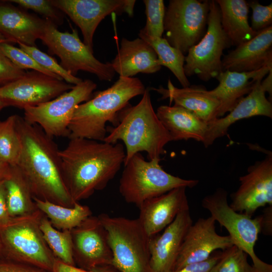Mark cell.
Segmentation results:
<instances>
[{"label":"cell","mask_w":272,"mask_h":272,"mask_svg":"<svg viewBox=\"0 0 272 272\" xmlns=\"http://www.w3.org/2000/svg\"><path fill=\"white\" fill-rule=\"evenodd\" d=\"M108 235L112 253L111 265L120 272H153L151 266L150 238L138 220L98 216Z\"/></svg>","instance_id":"52a82bcc"},{"label":"cell","mask_w":272,"mask_h":272,"mask_svg":"<svg viewBox=\"0 0 272 272\" xmlns=\"http://www.w3.org/2000/svg\"><path fill=\"white\" fill-rule=\"evenodd\" d=\"M6 107L5 105L0 100V111Z\"/></svg>","instance_id":"681fc988"},{"label":"cell","mask_w":272,"mask_h":272,"mask_svg":"<svg viewBox=\"0 0 272 272\" xmlns=\"http://www.w3.org/2000/svg\"><path fill=\"white\" fill-rule=\"evenodd\" d=\"M25 9H30L43 15L56 25H60L63 22V13L53 5L51 0H11Z\"/></svg>","instance_id":"8d00e7d4"},{"label":"cell","mask_w":272,"mask_h":272,"mask_svg":"<svg viewBox=\"0 0 272 272\" xmlns=\"http://www.w3.org/2000/svg\"><path fill=\"white\" fill-rule=\"evenodd\" d=\"M271 69L272 66L249 72H222L216 78L219 85L210 90L220 103L218 118L231 111L244 95L250 93L255 82L263 79Z\"/></svg>","instance_id":"cb8c5ba5"},{"label":"cell","mask_w":272,"mask_h":272,"mask_svg":"<svg viewBox=\"0 0 272 272\" xmlns=\"http://www.w3.org/2000/svg\"><path fill=\"white\" fill-rule=\"evenodd\" d=\"M221 252L213 253L206 260L188 264L178 270H172L168 272H210L213 266L220 258Z\"/></svg>","instance_id":"60d3db41"},{"label":"cell","mask_w":272,"mask_h":272,"mask_svg":"<svg viewBox=\"0 0 272 272\" xmlns=\"http://www.w3.org/2000/svg\"><path fill=\"white\" fill-rule=\"evenodd\" d=\"M146 89L137 78L119 76L109 88L97 92L76 107L69 126L68 138L103 142L107 135L106 123L115 125L119 112L130 99L143 95Z\"/></svg>","instance_id":"277c9868"},{"label":"cell","mask_w":272,"mask_h":272,"mask_svg":"<svg viewBox=\"0 0 272 272\" xmlns=\"http://www.w3.org/2000/svg\"><path fill=\"white\" fill-rule=\"evenodd\" d=\"M146 24L141 30L153 37H162L164 32L166 8L163 0H144Z\"/></svg>","instance_id":"e575fe53"},{"label":"cell","mask_w":272,"mask_h":272,"mask_svg":"<svg viewBox=\"0 0 272 272\" xmlns=\"http://www.w3.org/2000/svg\"><path fill=\"white\" fill-rule=\"evenodd\" d=\"M209 8L208 0H170L165 11L164 38L186 54L206 32Z\"/></svg>","instance_id":"7c38bea8"},{"label":"cell","mask_w":272,"mask_h":272,"mask_svg":"<svg viewBox=\"0 0 272 272\" xmlns=\"http://www.w3.org/2000/svg\"><path fill=\"white\" fill-rule=\"evenodd\" d=\"M51 272H93L80 268L76 265L66 263L55 258L52 265Z\"/></svg>","instance_id":"ee69618b"},{"label":"cell","mask_w":272,"mask_h":272,"mask_svg":"<svg viewBox=\"0 0 272 272\" xmlns=\"http://www.w3.org/2000/svg\"><path fill=\"white\" fill-rule=\"evenodd\" d=\"M40 39L47 46L49 53L60 58L59 64L72 75L76 77L82 71L95 75L101 81H111L114 78L115 72L111 62L98 60L93 51L80 39L77 29L72 33L60 32L57 25L45 19Z\"/></svg>","instance_id":"ba28073f"},{"label":"cell","mask_w":272,"mask_h":272,"mask_svg":"<svg viewBox=\"0 0 272 272\" xmlns=\"http://www.w3.org/2000/svg\"><path fill=\"white\" fill-rule=\"evenodd\" d=\"M26 72L15 65L0 49V86L20 78Z\"/></svg>","instance_id":"f35d334b"},{"label":"cell","mask_w":272,"mask_h":272,"mask_svg":"<svg viewBox=\"0 0 272 272\" xmlns=\"http://www.w3.org/2000/svg\"><path fill=\"white\" fill-rule=\"evenodd\" d=\"M119 76L131 78L138 73L153 74L161 69L153 48L141 38H122L120 47L111 62Z\"/></svg>","instance_id":"d4e9b609"},{"label":"cell","mask_w":272,"mask_h":272,"mask_svg":"<svg viewBox=\"0 0 272 272\" xmlns=\"http://www.w3.org/2000/svg\"><path fill=\"white\" fill-rule=\"evenodd\" d=\"M223 71L249 72L272 66V26L237 46L222 60Z\"/></svg>","instance_id":"44dd1931"},{"label":"cell","mask_w":272,"mask_h":272,"mask_svg":"<svg viewBox=\"0 0 272 272\" xmlns=\"http://www.w3.org/2000/svg\"><path fill=\"white\" fill-rule=\"evenodd\" d=\"M59 154L63 181L75 202L104 189L125 158L124 146L118 142L112 144L84 138L70 139Z\"/></svg>","instance_id":"6da1fadb"},{"label":"cell","mask_w":272,"mask_h":272,"mask_svg":"<svg viewBox=\"0 0 272 272\" xmlns=\"http://www.w3.org/2000/svg\"><path fill=\"white\" fill-rule=\"evenodd\" d=\"M189 209L180 212L162 234L150 238L151 266L153 272L173 270L185 236L192 224Z\"/></svg>","instance_id":"ac0fdd59"},{"label":"cell","mask_w":272,"mask_h":272,"mask_svg":"<svg viewBox=\"0 0 272 272\" xmlns=\"http://www.w3.org/2000/svg\"><path fill=\"white\" fill-rule=\"evenodd\" d=\"M71 233L76 266L91 270L99 265L112 264L107 232L98 216L89 217Z\"/></svg>","instance_id":"2e32d148"},{"label":"cell","mask_w":272,"mask_h":272,"mask_svg":"<svg viewBox=\"0 0 272 272\" xmlns=\"http://www.w3.org/2000/svg\"><path fill=\"white\" fill-rule=\"evenodd\" d=\"M93 272H120L111 264H104L97 266L91 270Z\"/></svg>","instance_id":"bcb514c9"},{"label":"cell","mask_w":272,"mask_h":272,"mask_svg":"<svg viewBox=\"0 0 272 272\" xmlns=\"http://www.w3.org/2000/svg\"><path fill=\"white\" fill-rule=\"evenodd\" d=\"M227 192L218 188L204 197L201 206L216 221L228 231L234 245L251 258L254 272H272V265L261 260L255 254L254 246L260 233L259 217L252 218L234 211L228 202Z\"/></svg>","instance_id":"9c48e42d"},{"label":"cell","mask_w":272,"mask_h":272,"mask_svg":"<svg viewBox=\"0 0 272 272\" xmlns=\"http://www.w3.org/2000/svg\"><path fill=\"white\" fill-rule=\"evenodd\" d=\"M262 80L259 79L255 82L250 93L242 98L228 114L208 124L202 143L205 147L225 135L229 127L238 120L255 116L272 118L271 102L266 97V91L261 84Z\"/></svg>","instance_id":"ffe728a7"},{"label":"cell","mask_w":272,"mask_h":272,"mask_svg":"<svg viewBox=\"0 0 272 272\" xmlns=\"http://www.w3.org/2000/svg\"><path fill=\"white\" fill-rule=\"evenodd\" d=\"M161 160L146 161L138 153L124 164L119 191L126 202L139 208L145 201L174 188L197 185V180L184 179L167 173L160 165Z\"/></svg>","instance_id":"5b68a950"},{"label":"cell","mask_w":272,"mask_h":272,"mask_svg":"<svg viewBox=\"0 0 272 272\" xmlns=\"http://www.w3.org/2000/svg\"><path fill=\"white\" fill-rule=\"evenodd\" d=\"M156 114L172 141L194 140L203 143L208 123L189 110L177 105H162Z\"/></svg>","instance_id":"484cf974"},{"label":"cell","mask_w":272,"mask_h":272,"mask_svg":"<svg viewBox=\"0 0 272 272\" xmlns=\"http://www.w3.org/2000/svg\"><path fill=\"white\" fill-rule=\"evenodd\" d=\"M3 255V245L1 241V240L0 239V257H1Z\"/></svg>","instance_id":"c3c4849f"},{"label":"cell","mask_w":272,"mask_h":272,"mask_svg":"<svg viewBox=\"0 0 272 272\" xmlns=\"http://www.w3.org/2000/svg\"><path fill=\"white\" fill-rule=\"evenodd\" d=\"M0 272H51L24 263L6 259L0 261Z\"/></svg>","instance_id":"ab89813d"},{"label":"cell","mask_w":272,"mask_h":272,"mask_svg":"<svg viewBox=\"0 0 272 272\" xmlns=\"http://www.w3.org/2000/svg\"><path fill=\"white\" fill-rule=\"evenodd\" d=\"M231 46L221 23L220 12L216 1H210L206 32L185 56L186 76H196L207 82L223 72L222 56L224 50Z\"/></svg>","instance_id":"30bf717a"},{"label":"cell","mask_w":272,"mask_h":272,"mask_svg":"<svg viewBox=\"0 0 272 272\" xmlns=\"http://www.w3.org/2000/svg\"><path fill=\"white\" fill-rule=\"evenodd\" d=\"M2 43H12L11 41L7 39L2 34L0 33V44Z\"/></svg>","instance_id":"7dc6e473"},{"label":"cell","mask_w":272,"mask_h":272,"mask_svg":"<svg viewBox=\"0 0 272 272\" xmlns=\"http://www.w3.org/2000/svg\"><path fill=\"white\" fill-rule=\"evenodd\" d=\"M45 19L10 4L0 2V33L12 43L36 46L44 29Z\"/></svg>","instance_id":"7402d4cb"},{"label":"cell","mask_w":272,"mask_h":272,"mask_svg":"<svg viewBox=\"0 0 272 272\" xmlns=\"http://www.w3.org/2000/svg\"><path fill=\"white\" fill-rule=\"evenodd\" d=\"M74 85L32 70L20 78L0 86V100L6 107L21 109L50 101L72 89Z\"/></svg>","instance_id":"4fadbf2b"},{"label":"cell","mask_w":272,"mask_h":272,"mask_svg":"<svg viewBox=\"0 0 272 272\" xmlns=\"http://www.w3.org/2000/svg\"><path fill=\"white\" fill-rule=\"evenodd\" d=\"M215 220L210 216L199 218L190 226L184 238L173 270L207 260L215 250H224L233 244L229 235L216 231Z\"/></svg>","instance_id":"e0dca14e"},{"label":"cell","mask_w":272,"mask_h":272,"mask_svg":"<svg viewBox=\"0 0 272 272\" xmlns=\"http://www.w3.org/2000/svg\"><path fill=\"white\" fill-rule=\"evenodd\" d=\"M4 184L11 217L30 214L38 210L28 181L17 165L11 166Z\"/></svg>","instance_id":"83f0119b"},{"label":"cell","mask_w":272,"mask_h":272,"mask_svg":"<svg viewBox=\"0 0 272 272\" xmlns=\"http://www.w3.org/2000/svg\"><path fill=\"white\" fill-rule=\"evenodd\" d=\"M11 218L8 210L3 181L0 182V226L6 224Z\"/></svg>","instance_id":"7bdbcfd3"},{"label":"cell","mask_w":272,"mask_h":272,"mask_svg":"<svg viewBox=\"0 0 272 272\" xmlns=\"http://www.w3.org/2000/svg\"><path fill=\"white\" fill-rule=\"evenodd\" d=\"M185 187L174 188L145 201L139 207L137 219L149 237L171 224L182 211L189 209Z\"/></svg>","instance_id":"d6986e66"},{"label":"cell","mask_w":272,"mask_h":272,"mask_svg":"<svg viewBox=\"0 0 272 272\" xmlns=\"http://www.w3.org/2000/svg\"><path fill=\"white\" fill-rule=\"evenodd\" d=\"M162 95L161 99H169L170 103L182 107L194 113L207 123L218 118L220 103L218 100L201 86L192 85L179 88L168 81L167 88H152Z\"/></svg>","instance_id":"603a6c76"},{"label":"cell","mask_w":272,"mask_h":272,"mask_svg":"<svg viewBox=\"0 0 272 272\" xmlns=\"http://www.w3.org/2000/svg\"><path fill=\"white\" fill-rule=\"evenodd\" d=\"M96 88V84L92 80H83L50 101L25 108L23 118L30 124L39 125L52 138H69V126L75 109L90 99Z\"/></svg>","instance_id":"8fae6325"},{"label":"cell","mask_w":272,"mask_h":272,"mask_svg":"<svg viewBox=\"0 0 272 272\" xmlns=\"http://www.w3.org/2000/svg\"><path fill=\"white\" fill-rule=\"evenodd\" d=\"M248 254L235 245L223 250L210 272H254Z\"/></svg>","instance_id":"d6a6232c"},{"label":"cell","mask_w":272,"mask_h":272,"mask_svg":"<svg viewBox=\"0 0 272 272\" xmlns=\"http://www.w3.org/2000/svg\"><path fill=\"white\" fill-rule=\"evenodd\" d=\"M16 128L21 143L17 165L27 179L34 197L73 208L76 202L64 182L60 150L53 138L18 115Z\"/></svg>","instance_id":"7a4b0ae2"},{"label":"cell","mask_w":272,"mask_h":272,"mask_svg":"<svg viewBox=\"0 0 272 272\" xmlns=\"http://www.w3.org/2000/svg\"><path fill=\"white\" fill-rule=\"evenodd\" d=\"M40 228L47 245L55 258L76 266L73 257L71 230L55 229L44 215L41 219Z\"/></svg>","instance_id":"4dcf8cb0"},{"label":"cell","mask_w":272,"mask_h":272,"mask_svg":"<svg viewBox=\"0 0 272 272\" xmlns=\"http://www.w3.org/2000/svg\"><path fill=\"white\" fill-rule=\"evenodd\" d=\"M80 29L83 42L93 51V36L101 21L114 13L133 15L134 0H51Z\"/></svg>","instance_id":"5bb4252c"},{"label":"cell","mask_w":272,"mask_h":272,"mask_svg":"<svg viewBox=\"0 0 272 272\" xmlns=\"http://www.w3.org/2000/svg\"><path fill=\"white\" fill-rule=\"evenodd\" d=\"M0 49L15 65L21 69H31L63 80L59 76L41 66L20 48L16 47L10 43H2L0 44Z\"/></svg>","instance_id":"d590c367"},{"label":"cell","mask_w":272,"mask_h":272,"mask_svg":"<svg viewBox=\"0 0 272 272\" xmlns=\"http://www.w3.org/2000/svg\"><path fill=\"white\" fill-rule=\"evenodd\" d=\"M17 115L0 120V157L11 166L17 165L21 151L16 128Z\"/></svg>","instance_id":"1f68e13d"},{"label":"cell","mask_w":272,"mask_h":272,"mask_svg":"<svg viewBox=\"0 0 272 272\" xmlns=\"http://www.w3.org/2000/svg\"><path fill=\"white\" fill-rule=\"evenodd\" d=\"M20 48L31 56L38 64L47 71L59 76L65 82L76 85L83 80L72 75L65 71L52 57L41 51L36 46H30L18 43Z\"/></svg>","instance_id":"836d02e7"},{"label":"cell","mask_w":272,"mask_h":272,"mask_svg":"<svg viewBox=\"0 0 272 272\" xmlns=\"http://www.w3.org/2000/svg\"><path fill=\"white\" fill-rule=\"evenodd\" d=\"M44 214L33 213L11 217L0 226L3 255L6 259L32 265L51 271L55 257L47 245L40 228Z\"/></svg>","instance_id":"8992f818"},{"label":"cell","mask_w":272,"mask_h":272,"mask_svg":"<svg viewBox=\"0 0 272 272\" xmlns=\"http://www.w3.org/2000/svg\"><path fill=\"white\" fill-rule=\"evenodd\" d=\"M11 166L0 157V182L4 181L8 177Z\"/></svg>","instance_id":"f6af8a7d"},{"label":"cell","mask_w":272,"mask_h":272,"mask_svg":"<svg viewBox=\"0 0 272 272\" xmlns=\"http://www.w3.org/2000/svg\"><path fill=\"white\" fill-rule=\"evenodd\" d=\"M260 219V233L265 235L272 234V206H268L259 216Z\"/></svg>","instance_id":"b9f144b4"},{"label":"cell","mask_w":272,"mask_h":272,"mask_svg":"<svg viewBox=\"0 0 272 272\" xmlns=\"http://www.w3.org/2000/svg\"><path fill=\"white\" fill-rule=\"evenodd\" d=\"M108 131L103 142L114 144L121 141L125 145L123 164L142 152L147 153L149 160L160 159L166 153L165 146L172 141L153 108L148 88L136 105H127L119 112L117 124L107 127Z\"/></svg>","instance_id":"3957f363"},{"label":"cell","mask_w":272,"mask_h":272,"mask_svg":"<svg viewBox=\"0 0 272 272\" xmlns=\"http://www.w3.org/2000/svg\"><path fill=\"white\" fill-rule=\"evenodd\" d=\"M140 38L148 43L155 51L159 63L167 67L175 76L182 87L190 86L184 71L185 55L169 44L166 39L149 36L141 30Z\"/></svg>","instance_id":"f546056e"},{"label":"cell","mask_w":272,"mask_h":272,"mask_svg":"<svg viewBox=\"0 0 272 272\" xmlns=\"http://www.w3.org/2000/svg\"><path fill=\"white\" fill-rule=\"evenodd\" d=\"M248 4L252 10L250 26L253 31L258 32L271 26L272 3L263 6L258 1H252Z\"/></svg>","instance_id":"74e56055"},{"label":"cell","mask_w":272,"mask_h":272,"mask_svg":"<svg viewBox=\"0 0 272 272\" xmlns=\"http://www.w3.org/2000/svg\"><path fill=\"white\" fill-rule=\"evenodd\" d=\"M220 12L222 28L231 46H237L254 37L248 22L249 6L245 0H216Z\"/></svg>","instance_id":"4316f807"},{"label":"cell","mask_w":272,"mask_h":272,"mask_svg":"<svg viewBox=\"0 0 272 272\" xmlns=\"http://www.w3.org/2000/svg\"><path fill=\"white\" fill-rule=\"evenodd\" d=\"M37 208L49 220L55 229L71 230L92 215L90 208L76 202L73 208H67L34 197Z\"/></svg>","instance_id":"f1b7e54d"},{"label":"cell","mask_w":272,"mask_h":272,"mask_svg":"<svg viewBox=\"0 0 272 272\" xmlns=\"http://www.w3.org/2000/svg\"><path fill=\"white\" fill-rule=\"evenodd\" d=\"M240 186L231 195L230 207L235 212L252 217L259 208L272 206V154L248 168L239 178Z\"/></svg>","instance_id":"9a60e30c"}]
</instances>
